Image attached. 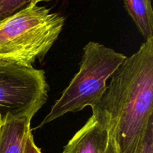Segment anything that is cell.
<instances>
[{
  "mask_svg": "<svg viewBox=\"0 0 153 153\" xmlns=\"http://www.w3.org/2000/svg\"><path fill=\"white\" fill-rule=\"evenodd\" d=\"M98 107L110 117L119 153H129L153 121V37L112 75Z\"/></svg>",
  "mask_w": 153,
  "mask_h": 153,
  "instance_id": "1",
  "label": "cell"
},
{
  "mask_svg": "<svg viewBox=\"0 0 153 153\" xmlns=\"http://www.w3.org/2000/svg\"><path fill=\"white\" fill-rule=\"evenodd\" d=\"M64 22L62 15L37 4L0 21V61L32 67L53 46Z\"/></svg>",
  "mask_w": 153,
  "mask_h": 153,
  "instance_id": "2",
  "label": "cell"
},
{
  "mask_svg": "<svg viewBox=\"0 0 153 153\" xmlns=\"http://www.w3.org/2000/svg\"><path fill=\"white\" fill-rule=\"evenodd\" d=\"M79 72L56 100L40 127L90 106L100 105L107 89V81L127 58L123 54L91 41L84 47Z\"/></svg>",
  "mask_w": 153,
  "mask_h": 153,
  "instance_id": "3",
  "label": "cell"
},
{
  "mask_svg": "<svg viewBox=\"0 0 153 153\" xmlns=\"http://www.w3.org/2000/svg\"><path fill=\"white\" fill-rule=\"evenodd\" d=\"M48 91L43 70L0 61V114L2 118L31 120L47 101Z\"/></svg>",
  "mask_w": 153,
  "mask_h": 153,
  "instance_id": "4",
  "label": "cell"
},
{
  "mask_svg": "<svg viewBox=\"0 0 153 153\" xmlns=\"http://www.w3.org/2000/svg\"><path fill=\"white\" fill-rule=\"evenodd\" d=\"M93 114L64 146L62 153H105L113 138L109 115L100 108Z\"/></svg>",
  "mask_w": 153,
  "mask_h": 153,
  "instance_id": "5",
  "label": "cell"
},
{
  "mask_svg": "<svg viewBox=\"0 0 153 153\" xmlns=\"http://www.w3.org/2000/svg\"><path fill=\"white\" fill-rule=\"evenodd\" d=\"M0 126V153H23L31 120L4 117Z\"/></svg>",
  "mask_w": 153,
  "mask_h": 153,
  "instance_id": "6",
  "label": "cell"
},
{
  "mask_svg": "<svg viewBox=\"0 0 153 153\" xmlns=\"http://www.w3.org/2000/svg\"><path fill=\"white\" fill-rule=\"evenodd\" d=\"M124 6L145 40L153 37L152 0H123Z\"/></svg>",
  "mask_w": 153,
  "mask_h": 153,
  "instance_id": "7",
  "label": "cell"
},
{
  "mask_svg": "<svg viewBox=\"0 0 153 153\" xmlns=\"http://www.w3.org/2000/svg\"><path fill=\"white\" fill-rule=\"evenodd\" d=\"M32 0H0V21L31 6Z\"/></svg>",
  "mask_w": 153,
  "mask_h": 153,
  "instance_id": "8",
  "label": "cell"
},
{
  "mask_svg": "<svg viewBox=\"0 0 153 153\" xmlns=\"http://www.w3.org/2000/svg\"><path fill=\"white\" fill-rule=\"evenodd\" d=\"M129 153H153V121L149 123L134 149Z\"/></svg>",
  "mask_w": 153,
  "mask_h": 153,
  "instance_id": "9",
  "label": "cell"
},
{
  "mask_svg": "<svg viewBox=\"0 0 153 153\" xmlns=\"http://www.w3.org/2000/svg\"><path fill=\"white\" fill-rule=\"evenodd\" d=\"M23 153H42L40 148L35 144L31 131L28 134L24 148Z\"/></svg>",
  "mask_w": 153,
  "mask_h": 153,
  "instance_id": "10",
  "label": "cell"
},
{
  "mask_svg": "<svg viewBox=\"0 0 153 153\" xmlns=\"http://www.w3.org/2000/svg\"><path fill=\"white\" fill-rule=\"evenodd\" d=\"M105 153H119L117 144L116 141H115L114 137L111 140L108 147L107 150H106V152Z\"/></svg>",
  "mask_w": 153,
  "mask_h": 153,
  "instance_id": "11",
  "label": "cell"
},
{
  "mask_svg": "<svg viewBox=\"0 0 153 153\" xmlns=\"http://www.w3.org/2000/svg\"><path fill=\"white\" fill-rule=\"evenodd\" d=\"M49 1V0H32L31 4H32V5H35V4H37L38 2H40V1Z\"/></svg>",
  "mask_w": 153,
  "mask_h": 153,
  "instance_id": "12",
  "label": "cell"
},
{
  "mask_svg": "<svg viewBox=\"0 0 153 153\" xmlns=\"http://www.w3.org/2000/svg\"><path fill=\"white\" fill-rule=\"evenodd\" d=\"M2 121H3V120H2V117H1V115L0 114V126H1V124L2 123Z\"/></svg>",
  "mask_w": 153,
  "mask_h": 153,
  "instance_id": "13",
  "label": "cell"
}]
</instances>
